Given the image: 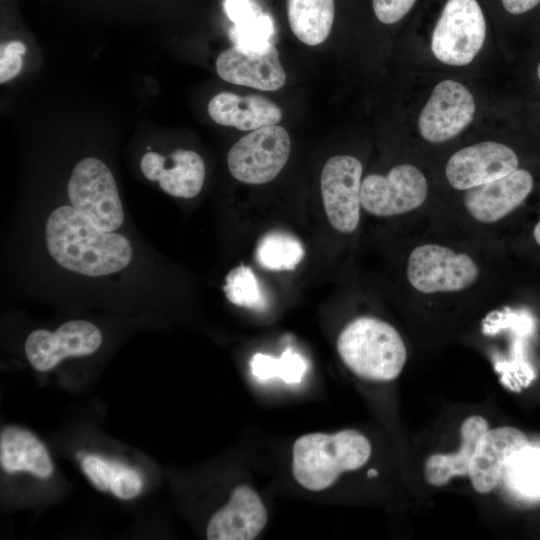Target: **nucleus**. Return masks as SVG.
Wrapping results in <instances>:
<instances>
[{
    "label": "nucleus",
    "mask_w": 540,
    "mask_h": 540,
    "mask_svg": "<svg viewBox=\"0 0 540 540\" xmlns=\"http://www.w3.org/2000/svg\"><path fill=\"white\" fill-rule=\"evenodd\" d=\"M45 242L57 264L91 277L116 273L133 257L132 245L125 236L97 228L69 205L54 209L48 216Z\"/></svg>",
    "instance_id": "obj_1"
},
{
    "label": "nucleus",
    "mask_w": 540,
    "mask_h": 540,
    "mask_svg": "<svg viewBox=\"0 0 540 540\" xmlns=\"http://www.w3.org/2000/svg\"><path fill=\"white\" fill-rule=\"evenodd\" d=\"M292 452L295 480L310 491H321L341 473L362 467L371 455V445L363 434L347 429L305 434L294 442Z\"/></svg>",
    "instance_id": "obj_2"
},
{
    "label": "nucleus",
    "mask_w": 540,
    "mask_h": 540,
    "mask_svg": "<svg viewBox=\"0 0 540 540\" xmlns=\"http://www.w3.org/2000/svg\"><path fill=\"white\" fill-rule=\"evenodd\" d=\"M337 351L357 376L372 381H391L406 362V347L389 323L369 316L351 321L339 334Z\"/></svg>",
    "instance_id": "obj_3"
},
{
    "label": "nucleus",
    "mask_w": 540,
    "mask_h": 540,
    "mask_svg": "<svg viewBox=\"0 0 540 540\" xmlns=\"http://www.w3.org/2000/svg\"><path fill=\"white\" fill-rule=\"evenodd\" d=\"M67 192L71 206L97 228L116 231L122 226L124 211L117 185L101 160L88 157L78 162Z\"/></svg>",
    "instance_id": "obj_4"
},
{
    "label": "nucleus",
    "mask_w": 540,
    "mask_h": 540,
    "mask_svg": "<svg viewBox=\"0 0 540 540\" xmlns=\"http://www.w3.org/2000/svg\"><path fill=\"white\" fill-rule=\"evenodd\" d=\"M486 22L476 0H448L435 25L431 49L441 62L469 64L483 46Z\"/></svg>",
    "instance_id": "obj_5"
},
{
    "label": "nucleus",
    "mask_w": 540,
    "mask_h": 540,
    "mask_svg": "<svg viewBox=\"0 0 540 540\" xmlns=\"http://www.w3.org/2000/svg\"><path fill=\"white\" fill-rule=\"evenodd\" d=\"M291 139L281 126L271 125L240 138L229 150L227 164L238 181L260 185L272 181L286 165Z\"/></svg>",
    "instance_id": "obj_6"
},
{
    "label": "nucleus",
    "mask_w": 540,
    "mask_h": 540,
    "mask_svg": "<svg viewBox=\"0 0 540 540\" xmlns=\"http://www.w3.org/2000/svg\"><path fill=\"white\" fill-rule=\"evenodd\" d=\"M407 278L421 293L455 292L470 287L479 268L465 253L437 245L424 244L412 250L407 262Z\"/></svg>",
    "instance_id": "obj_7"
},
{
    "label": "nucleus",
    "mask_w": 540,
    "mask_h": 540,
    "mask_svg": "<svg viewBox=\"0 0 540 540\" xmlns=\"http://www.w3.org/2000/svg\"><path fill=\"white\" fill-rule=\"evenodd\" d=\"M428 184L423 173L411 164L393 167L386 176L370 174L361 184V206L377 217L410 212L426 200Z\"/></svg>",
    "instance_id": "obj_8"
},
{
    "label": "nucleus",
    "mask_w": 540,
    "mask_h": 540,
    "mask_svg": "<svg viewBox=\"0 0 540 540\" xmlns=\"http://www.w3.org/2000/svg\"><path fill=\"white\" fill-rule=\"evenodd\" d=\"M361 162L349 155L329 158L320 178L321 195L327 219L338 232L349 234L360 221Z\"/></svg>",
    "instance_id": "obj_9"
},
{
    "label": "nucleus",
    "mask_w": 540,
    "mask_h": 540,
    "mask_svg": "<svg viewBox=\"0 0 540 540\" xmlns=\"http://www.w3.org/2000/svg\"><path fill=\"white\" fill-rule=\"evenodd\" d=\"M101 343L102 334L96 325L86 320H71L54 332L32 331L25 342V354L33 368L45 372L64 358L94 353Z\"/></svg>",
    "instance_id": "obj_10"
},
{
    "label": "nucleus",
    "mask_w": 540,
    "mask_h": 540,
    "mask_svg": "<svg viewBox=\"0 0 540 540\" xmlns=\"http://www.w3.org/2000/svg\"><path fill=\"white\" fill-rule=\"evenodd\" d=\"M474 112L471 92L457 81L444 80L435 86L420 113L419 132L431 143L447 141L470 124Z\"/></svg>",
    "instance_id": "obj_11"
},
{
    "label": "nucleus",
    "mask_w": 540,
    "mask_h": 540,
    "mask_svg": "<svg viewBox=\"0 0 540 540\" xmlns=\"http://www.w3.org/2000/svg\"><path fill=\"white\" fill-rule=\"evenodd\" d=\"M514 150L494 141L480 142L455 152L447 162L445 174L457 190L470 188L501 178L518 168Z\"/></svg>",
    "instance_id": "obj_12"
},
{
    "label": "nucleus",
    "mask_w": 540,
    "mask_h": 540,
    "mask_svg": "<svg viewBox=\"0 0 540 540\" xmlns=\"http://www.w3.org/2000/svg\"><path fill=\"white\" fill-rule=\"evenodd\" d=\"M216 71L226 82L262 91L279 90L286 81V73L274 44L260 49L233 46L219 54Z\"/></svg>",
    "instance_id": "obj_13"
},
{
    "label": "nucleus",
    "mask_w": 540,
    "mask_h": 540,
    "mask_svg": "<svg viewBox=\"0 0 540 540\" xmlns=\"http://www.w3.org/2000/svg\"><path fill=\"white\" fill-rule=\"evenodd\" d=\"M529 445L525 434L514 427L488 429L477 440L468 476L479 493L492 491L515 454Z\"/></svg>",
    "instance_id": "obj_14"
},
{
    "label": "nucleus",
    "mask_w": 540,
    "mask_h": 540,
    "mask_svg": "<svg viewBox=\"0 0 540 540\" xmlns=\"http://www.w3.org/2000/svg\"><path fill=\"white\" fill-rule=\"evenodd\" d=\"M533 188V177L525 169L466 190L468 213L482 223H494L518 208Z\"/></svg>",
    "instance_id": "obj_15"
},
{
    "label": "nucleus",
    "mask_w": 540,
    "mask_h": 540,
    "mask_svg": "<svg viewBox=\"0 0 540 540\" xmlns=\"http://www.w3.org/2000/svg\"><path fill=\"white\" fill-rule=\"evenodd\" d=\"M267 510L256 491L246 484L234 488L228 503L210 518L208 540H252L267 523Z\"/></svg>",
    "instance_id": "obj_16"
},
{
    "label": "nucleus",
    "mask_w": 540,
    "mask_h": 540,
    "mask_svg": "<svg viewBox=\"0 0 540 540\" xmlns=\"http://www.w3.org/2000/svg\"><path fill=\"white\" fill-rule=\"evenodd\" d=\"M140 168L148 180L157 181L160 188L173 197L192 198L204 184V161L191 150L177 149L167 157L148 152L142 157Z\"/></svg>",
    "instance_id": "obj_17"
},
{
    "label": "nucleus",
    "mask_w": 540,
    "mask_h": 540,
    "mask_svg": "<svg viewBox=\"0 0 540 540\" xmlns=\"http://www.w3.org/2000/svg\"><path fill=\"white\" fill-rule=\"evenodd\" d=\"M208 114L217 124L242 131L276 125L282 119L280 107L267 98L231 92L216 94L208 104Z\"/></svg>",
    "instance_id": "obj_18"
},
{
    "label": "nucleus",
    "mask_w": 540,
    "mask_h": 540,
    "mask_svg": "<svg viewBox=\"0 0 540 540\" xmlns=\"http://www.w3.org/2000/svg\"><path fill=\"white\" fill-rule=\"evenodd\" d=\"M0 463L7 472L26 471L40 478L53 472L44 444L30 431L8 426L0 433Z\"/></svg>",
    "instance_id": "obj_19"
},
{
    "label": "nucleus",
    "mask_w": 540,
    "mask_h": 540,
    "mask_svg": "<svg viewBox=\"0 0 540 540\" xmlns=\"http://www.w3.org/2000/svg\"><path fill=\"white\" fill-rule=\"evenodd\" d=\"M488 429L489 424L482 416L473 415L465 419L461 425L460 449L454 453L430 455L424 466L426 481L439 487L447 484L454 476L468 475L477 440Z\"/></svg>",
    "instance_id": "obj_20"
},
{
    "label": "nucleus",
    "mask_w": 540,
    "mask_h": 540,
    "mask_svg": "<svg viewBox=\"0 0 540 540\" xmlns=\"http://www.w3.org/2000/svg\"><path fill=\"white\" fill-rule=\"evenodd\" d=\"M288 20L293 34L304 44L324 42L334 21V0H288Z\"/></svg>",
    "instance_id": "obj_21"
},
{
    "label": "nucleus",
    "mask_w": 540,
    "mask_h": 540,
    "mask_svg": "<svg viewBox=\"0 0 540 540\" xmlns=\"http://www.w3.org/2000/svg\"><path fill=\"white\" fill-rule=\"evenodd\" d=\"M304 254V247L296 237L277 230L262 236L256 247L259 265L270 271L293 270Z\"/></svg>",
    "instance_id": "obj_22"
},
{
    "label": "nucleus",
    "mask_w": 540,
    "mask_h": 540,
    "mask_svg": "<svg viewBox=\"0 0 540 540\" xmlns=\"http://www.w3.org/2000/svg\"><path fill=\"white\" fill-rule=\"evenodd\" d=\"M511 488L526 497L540 496V448L529 445L513 456L505 472Z\"/></svg>",
    "instance_id": "obj_23"
},
{
    "label": "nucleus",
    "mask_w": 540,
    "mask_h": 540,
    "mask_svg": "<svg viewBox=\"0 0 540 540\" xmlns=\"http://www.w3.org/2000/svg\"><path fill=\"white\" fill-rule=\"evenodd\" d=\"M251 372L259 379L278 377L282 381L299 383L306 371V363L298 354L287 348L279 358L256 353L250 361Z\"/></svg>",
    "instance_id": "obj_24"
},
{
    "label": "nucleus",
    "mask_w": 540,
    "mask_h": 540,
    "mask_svg": "<svg viewBox=\"0 0 540 540\" xmlns=\"http://www.w3.org/2000/svg\"><path fill=\"white\" fill-rule=\"evenodd\" d=\"M223 291L234 305L250 309H261L265 304L258 280L250 267L240 264L225 278Z\"/></svg>",
    "instance_id": "obj_25"
},
{
    "label": "nucleus",
    "mask_w": 540,
    "mask_h": 540,
    "mask_svg": "<svg viewBox=\"0 0 540 540\" xmlns=\"http://www.w3.org/2000/svg\"><path fill=\"white\" fill-rule=\"evenodd\" d=\"M274 33L272 20L266 16L253 15L235 24L229 35L234 46L243 49H260L268 45Z\"/></svg>",
    "instance_id": "obj_26"
},
{
    "label": "nucleus",
    "mask_w": 540,
    "mask_h": 540,
    "mask_svg": "<svg viewBox=\"0 0 540 540\" xmlns=\"http://www.w3.org/2000/svg\"><path fill=\"white\" fill-rule=\"evenodd\" d=\"M121 463L109 461L96 455L82 458V469L90 482L99 490H110L111 482Z\"/></svg>",
    "instance_id": "obj_27"
},
{
    "label": "nucleus",
    "mask_w": 540,
    "mask_h": 540,
    "mask_svg": "<svg viewBox=\"0 0 540 540\" xmlns=\"http://www.w3.org/2000/svg\"><path fill=\"white\" fill-rule=\"evenodd\" d=\"M26 47L20 41H10L1 46L0 53V82L4 83L14 78L21 70L22 58Z\"/></svg>",
    "instance_id": "obj_28"
},
{
    "label": "nucleus",
    "mask_w": 540,
    "mask_h": 540,
    "mask_svg": "<svg viewBox=\"0 0 540 540\" xmlns=\"http://www.w3.org/2000/svg\"><path fill=\"white\" fill-rule=\"evenodd\" d=\"M142 488V480L139 474L121 464L110 485L112 493L124 500L136 497Z\"/></svg>",
    "instance_id": "obj_29"
},
{
    "label": "nucleus",
    "mask_w": 540,
    "mask_h": 540,
    "mask_svg": "<svg viewBox=\"0 0 540 540\" xmlns=\"http://www.w3.org/2000/svg\"><path fill=\"white\" fill-rule=\"evenodd\" d=\"M416 0H372L377 19L384 24L401 20L413 7Z\"/></svg>",
    "instance_id": "obj_30"
},
{
    "label": "nucleus",
    "mask_w": 540,
    "mask_h": 540,
    "mask_svg": "<svg viewBox=\"0 0 540 540\" xmlns=\"http://www.w3.org/2000/svg\"><path fill=\"white\" fill-rule=\"evenodd\" d=\"M224 9L234 24H238L254 15L249 0H225Z\"/></svg>",
    "instance_id": "obj_31"
},
{
    "label": "nucleus",
    "mask_w": 540,
    "mask_h": 540,
    "mask_svg": "<svg viewBox=\"0 0 540 540\" xmlns=\"http://www.w3.org/2000/svg\"><path fill=\"white\" fill-rule=\"evenodd\" d=\"M504 8L511 14H522L537 6L540 0H501Z\"/></svg>",
    "instance_id": "obj_32"
},
{
    "label": "nucleus",
    "mask_w": 540,
    "mask_h": 540,
    "mask_svg": "<svg viewBox=\"0 0 540 540\" xmlns=\"http://www.w3.org/2000/svg\"><path fill=\"white\" fill-rule=\"evenodd\" d=\"M534 239L537 242V244L540 246V220L536 224L533 230Z\"/></svg>",
    "instance_id": "obj_33"
},
{
    "label": "nucleus",
    "mask_w": 540,
    "mask_h": 540,
    "mask_svg": "<svg viewBox=\"0 0 540 540\" xmlns=\"http://www.w3.org/2000/svg\"><path fill=\"white\" fill-rule=\"evenodd\" d=\"M376 474H377L376 470H373V469L369 470V472H368V476H374Z\"/></svg>",
    "instance_id": "obj_34"
},
{
    "label": "nucleus",
    "mask_w": 540,
    "mask_h": 540,
    "mask_svg": "<svg viewBox=\"0 0 540 540\" xmlns=\"http://www.w3.org/2000/svg\"><path fill=\"white\" fill-rule=\"evenodd\" d=\"M537 76H538V79L540 81V62L538 64V66H537Z\"/></svg>",
    "instance_id": "obj_35"
}]
</instances>
